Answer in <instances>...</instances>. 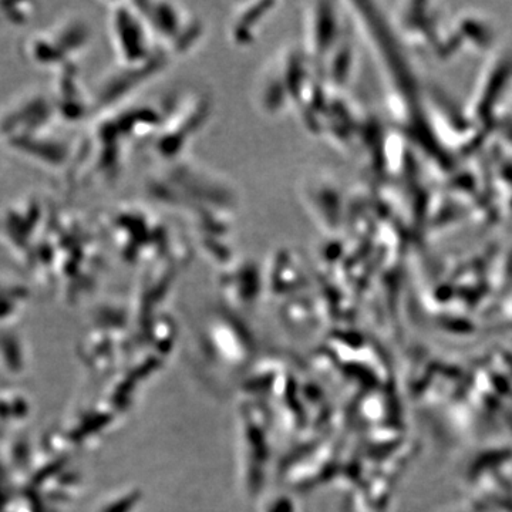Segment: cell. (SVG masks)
I'll return each instance as SVG.
<instances>
[{
  "instance_id": "7a4b0ae2",
  "label": "cell",
  "mask_w": 512,
  "mask_h": 512,
  "mask_svg": "<svg viewBox=\"0 0 512 512\" xmlns=\"http://www.w3.org/2000/svg\"><path fill=\"white\" fill-rule=\"evenodd\" d=\"M52 101L62 123H79L92 113V97H89L80 80L76 64H69L55 72Z\"/></svg>"
},
{
  "instance_id": "3957f363",
  "label": "cell",
  "mask_w": 512,
  "mask_h": 512,
  "mask_svg": "<svg viewBox=\"0 0 512 512\" xmlns=\"http://www.w3.org/2000/svg\"><path fill=\"white\" fill-rule=\"evenodd\" d=\"M0 13L5 16L10 25H23L33 16V5L29 3H13V5H0Z\"/></svg>"
},
{
  "instance_id": "6da1fadb",
  "label": "cell",
  "mask_w": 512,
  "mask_h": 512,
  "mask_svg": "<svg viewBox=\"0 0 512 512\" xmlns=\"http://www.w3.org/2000/svg\"><path fill=\"white\" fill-rule=\"evenodd\" d=\"M89 43L90 29L86 22L67 19L28 37L23 46V56L37 67L57 72L69 64H76Z\"/></svg>"
}]
</instances>
